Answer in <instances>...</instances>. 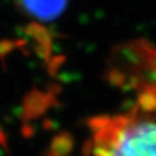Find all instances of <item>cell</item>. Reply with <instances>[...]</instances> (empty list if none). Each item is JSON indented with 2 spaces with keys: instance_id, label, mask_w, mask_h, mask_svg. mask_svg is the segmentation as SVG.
<instances>
[{
  "instance_id": "cell-1",
  "label": "cell",
  "mask_w": 156,
  "mask_h": 156,
  "mask_svg": "<svg viewBox=\"0 0 156 156\" xmlns=\"http://www.w3.org/2000/svg\"><path fill=\"white\" fill-rule=\"evenodd\" d=\"M92 156H156V113L136 107L92 125Z\"/></svg>"
},
{
  "instance_id": "cell-2",
  "label": "cell",
  "mask_w": 156,
  "mask_h": 156,
  "mask_svg": "<svg viewBox=\"0 0 156 156\" xmlns=\"http://www.w3.org/2000/svg\"><path fill=\"white\" fill-rule=\"evenodd\" d=\"M20 7L38 21H52L65 9L69 0H17Z\"/></svg>"
}]
</instances>
